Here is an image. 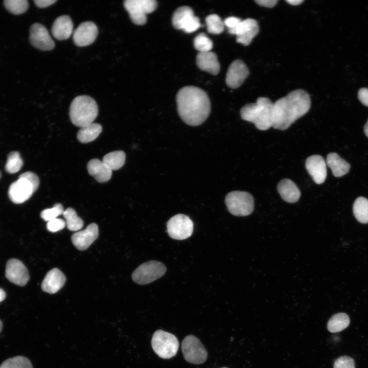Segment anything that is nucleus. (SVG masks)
<instances>
[{"instance_id": "obj_1", "label": "nucleus", "mask_w": 368, "mask_h": 368, "mask_svg": "<svg viewBox=\"0 0 368 368\" xmlns=\"http://www.w3.org/2000/svg\"><path fill=\"white\" fill-rule=\"evenodd\" d=\"M177 108L181 120L190 126L203 123L211 111V103L207 94L202 89L187 86L176 95Z\"/></svg>"}, {"instance_id": "obj_2", "label": "nucleus", "mask_w": 368, "mask_h": 368, "mask_svg": "<svg viewBox=\"0 0 368 368\" xmlns=\"http://www.w3.org/2000/svg\"><path fill=\"white\" fill-rule=\"evenodd\" d=\"M311 107L309 94L302 89L294 90L273 103L272 127L284 130L304 116Z\"/></svg>"}, {"instance_id": "obj_3", "label": "nucleus", "mask_w": 368, "mask_h": 368, "mask_svg": "<svg viewBox=\"0 0 368 368\" xmlns=\"http://www.w3.org/2000/svg\"><path fill=\"white\" fill-rule=\"evenodd\" d=\"M273 103L268 98L259 97L256 103H248L240 110L241 118L253 123L261 130L272 126Z\"/></svg>"}, {"instance_id": "obj_4", "label": "nucleus", "mask_w": 368, "mask_h": 368, "mask_svg": "<svg viewBox=\"0 0 368 368\" xmlns=\"http://www.w3.org/2000/svg\"><path fill=\"white\" fill-rule=\"evenodd\" d=\"M69 114L72 123L81 128L93 123L98 114V107L91 97L79 96L72 101Z\"/></svg>"}, {"instance_id": "obj_5", "label": "nucleus", "mask_w": 368, "mask_h": 368, "mask_svg": "<svg viewBox=\"0 0 368 368\" xmlns=\"http://www.w3.org/2000/svg\"><path fill=\"white\" fill-rule=\"evenodd\" d=\"M151 346L154 352L159 357L170 359L176 354L179 342L174 335L162 330H157L153 334Z\"/></svg>"}, {"instance_id": "obj_6", "label": "nucleus", "mask_w": 368, "mask_h": 368, "mask_svg": "<svg viewBox=\"0 0 368 368\" xmlns=\"http://www.w3.org/2000/svg\"><path fill=\"white\" fill-rule=\"evenodd\" d=\"M225 202L228 211L235 216H246L254 211L253 197L247 192H231L226 195Z\"/></svg>"}, {"instance_id": "obj_7", "label": "nucleus", "mask_w": 368, "mask_h": 368, "mask_svg": "<svg viewBox=\"0 0 368 368\" xmlns=\"http://www.w3.org/2000/svg\"><path fill=\"white\" fill-rule=\"evenodd\" d=\"M166 267L162 262L149 261L140 265L133 272L131 277L136 284H149L162 277L166 272Z\"/></svg>"}, {"instance_id": "obj_8", "label": "nucleus", "mask_w": 368, "mask_h": 368, "mask_svg": "<svg viewBox=\"0 0 368 368\" xmlns=\"http://www.w3.org/2000/svg\"><path fill=\"white\" fill-rule=\"evenodd\" d=\"M124 6L134 24L143 25L147 21L146 15L156 9L157 3L155 0H126Z\"/></svg>"}, {"instance_id": "obj_9", "label": "nucleus", "mask_w": 368, "mask_h": 368, "mask_svg": "<svg viewBox=\"0 0 368 368\" xmlns=\"http://www.w3.org/2000/svg\"><path fill=\"white\" fill-rule=\"evenodd\" d=\"M181 351L185 359L189 363L199 364L208 358V352L200 340L193 335L185 337L181 343Z\"/></svg>"}, {"instance_id": "obj_10", "label": "nucleus", "mask_w": 368, "mask_h": 368, "mask_svg": "<svg viewBox=\"0 0 368 368\" xmlns=\"http://www.w3.org/2000/svg\"><path fill=\"white\" fill-rule=\"evenodd\" d=\"M167 228L169 236L172 239L184 240L192 235L193 223L188 216L178 214L168 221Z\"/></svg>"}, {"instance_id": "obj_11", "label": "nucleus", "mask_w": 368, "mask_h": 368, "mask_svg": "<svg viewBox=\"0 0 368 368\" xmlns=\"http://www.w3.org/2000/svg\"><path fill=\"white\" fill-rule=\"evenodd\" d=\"M172 21L175 29L187 33L195 32L201 27L199 18L194 15L192 9L188 6L178 8L173 14Z\"/></svg>"}, {"instance_id": "obj_12", "label": "nucleus", "mask_w": 368, "mask_h": 368, "mask_svg": "<svg viewBox=\"0 0 368 368\" xmlns=\"http://www.w3.org/2000/svg\"><path fill=\"white\" fill-rule=\"evenodd\" d=\"M29 39L34 47L41 51H50L55 47V42L48 30L40 23L31 26Z\"/></svg>"}, {"instance_id": "obj_13", "label": "nucleus", "mask_w": 368, "mask_h": 368, "mask_svg": "<svg viewBox=\"0 0 368 368\" xmlns=\"http://www.w3.org/2000/svg\"><path fill=\"white\" fill-rule=\"evenodd\" d=\"M259 31V27L257 20L248 18L242 20L238 26L229 33L236 36L237 42L246 46L251 43Z\"/></svg>"}, {"instance_id": "obj_14", "label": "nucleus", "mask_w": 368, "mask_h": 368, "mask_svg": "<svg viewBox=\"0 0 368 368\" xmlns=\"http://www.w3.org/2000/svg\"><path fill=\"white\" fill-rule=\"evenodd\" d=\"M5 276L10 282L20 286H25L30 278L26 267L20 261L16 259L8 261Z\"/></svg>"}, {"instance_id": "obj_15", "label": "nucleus", "mask_w": 368, "mask_h": 368, "mask_svg": "<svg viewBox=\"0 0 368 368\" xmlns=\"http://www.w3.org/2000/svg\"><path fill=\"white\" fill-rule=\"evenodd\" d=\"M98 34L97 26L92 21H84L80 24L73 33L74 43L83 47L93 43Z\"/></svg>"}, {"instance_id": "obj_16", "label": "nucleus", "mask_w": 368, "mask_h": 368, "mask_svg": "<svg viewBox=\"0 0 368 368\" xmlns=\"http://www.w3.org/2000/svg\"><path fill=\"white\" fill-rule=\"evenodd\" d=\"M34 192L33 185L27 179L19 177L10 186L8 195L13 203L19 204L29 199Z\"/></svg>"}, {"instance_id": "obj_17", "label": "nucleus", "mask_w": 368, "mask_h": 368, "mask_svg": "<svg viewBox=\"0 0 368 368\" xmlns=\"http://www.w3.org/2000/svg\"><path fill=\"white\" fill-rule=\"evenodd\" d=\"M249 70L244 62L235 60L230 64L226 75V83L232 88L239 87L249 75Z\"/></svg>"}, {"instance_id": "obj_18", "label": "nucleus", "mask_w": 368, "mask_h": 368, "mask_svg": "<svg viewBox=\"0 0 368 368\" xmlns=\"http://www.w3.org/2000/svg\"><path fill=\"white\" fill-rule=\"evenodd\" d=\"M99 235V229L97 224L92 223L85 229L74 233L71 240L74 245L80 250L87 249L96 240Z\"/></svg>"}, {"instance_id": "obj_19", "label": "nucleus", "mask_w": 368, "mask_h": 368, "mask_svg": "<svg viewBox=\"0 0 368 368\" xmlns=\"http://www.w3.org/2000/svg\"><path fill=\"white\" fill-rule=\"evenodd\" d=\"M326 162L319 155L309 156L305 162V167L316 184L323 183L327 177Z\"/></svg>"}, {"instance_id": "obj_20", "label": "nucleus", "mask_w": 368, "mask_h": 368, "mask_svg": "<svg viewBox=\"0 0 368 368\" xmlns=\"http://www.w3.org/2000/svg\"><path fill=\"white\" fill-rule=\"evenodd\" d=\"M66 278L63 273L57 268H54L46 274L42 283V290L53 294L58 291L64 285Z\"/></svg>"}, {"instance_id": "obj_21", "label": "nucleus", "mask_w": 368, "mask_h": 368, "mask_svg": "<svg viewBox=\"0 0 368 368\" xmlns=\"http://www.w3.org/2000/svg\"><path fill=\"white\" fill-rule=\"evenodd\" d=\"M51 31L54 38L57 40L68 39L73 32V24L71 17L66 15L57 17L53 24Z\"/></svg>"}, {"instance_id": "obj_22", "label": "nucleus", "mask_w": 368, "mask_h": 368, "mask_svg": "<svg viewBox=\"0 0 368 368\" xmlns=\"http://www.w3.org/2000/svg\"><path fill=\"white\" fill-rule=\"evenodd\" d=\"M87 169L89 174L99 182H107L111 178L112 170L98 158L90 160L87 164Z\"/></svg>"}, {"instance_id": "obj_23", "label": "nucleus", "mask_w": 368, "mask_h": 368, "mask_svg": "<svg viewBox=\"0 0 368 368\" xmlns=\"http://www.w3.org/2000/svg\"><path fill=\"white\" fill-rule=\"evenodd\" d=\"M277 189L281 198L287 202L295 203L300 198V190L291 179H282L278 184Z\"/></svg>"}, {"instance_id": "obj_24", "label": "nucleus", "mask_w": 368, "mask_h": 368, "mask_svg": "<svg viewBox=\"0 0 368 368\" xmlns=\"http://www.w3.org/2000/svg\"><path fill=\"white\" fill-rule=\"evenodd\" d=\"M198 67L212 75H217L220 71V64L216 54L212 52L199 53L196 56Z\"/></svg>"}, {"instance_id": "obj_25", "label": "nucleus", "mask_w": 368, "mask_h": 368, "mask_svg": "<svg viewBox=\"0 0 368 368\" xmlns=\"http://www.w3.org/2000/svg\"><path fill=\"white\" fill-rule=\"evenodd\" d=\"M326 164L331 169L333 175L337 177L346 174L350 169V164L334 152L328 154Z\"/></svg>"}, {"instance_id": "obj_26", "label": "nucleus", "mask_w": 368, "mask_h": 368, "mask_svg": "<svg viewBox=\"0 0 368 368\" xmlns=\"http://www.w3.org/2000/svg\"><path fill=\"white\" fill-rule=\"evenodd\" d=\"M102 131V126L92 123L80 128L77 134L78 141L82 143H88L94 141Z\"/></svg>"}, {"instance_id": "obj_27", "label": "nucleus", "mask_w": 368, "mask_h": 368, "mask_svg": "<svg viewBox=\"0 0 368 368\" xmlns=\"http://www.w3.org/2000/svg\"><path fill=\"white\" fill-rule=\"evenodd\" d=\"M349 316L344 313L333 315L327 324L328 330L332 333H336L346 329L350 324Z\"/></svg>"}, {"instance_id": "obj_28", "label": "nucleus", "mask_w": 368, "mask_h": 368, "mask_svg": "<svg viewBox=\"0 0 368 368\" xmlns=\"http://www.w3.org/2000/svg\"><path fill=\"white\" fill-rule=\"evenodd\" d=\"M126 155L123 151H114L105 155L102 162L112 171L120 169L125 164Z\"/></svg>"}, {"instance_id": "obj_29", "label": "nucleus", "mask_w": 368, "mask_h": 368, "mask_svg": "<svg viewBox=\"0 0 368 368\" xmlns=\"http://www.w3.org/2000/svg\"><path fill=\"white\" fill-rule=\"evenodd\" d=\"M353 211L355 217L359 222L368 223V200L366 198L358 197L354 203Z\"/></svg>"}, {"instance_id": "obj_30", "label": "nucleus", "mask_w": 368, "mask_h": 368, "mask_svg": "<svg viewBox=\"0 0 368 368\" xmlns=\"http://www.w3.org/2000/svg\"><path fill=\"white\" fill-rule=\"evenodd\" d=\"M63 216L65 219L66 225L69 230L78 231L83 226V220L77 215L76 212L73 208H67L64 211Z\"/></svg>"}, {"instance_id": "obj_31", "label": "nucleus", "mask_w": 368, "mask_h": 368, "mask_svg": "<svg viewBox=\"0 0 368 368\" xmlns=\"http://www.w3.org/2000/svg\"><path fill=\"white\" fill-rule=\"evenodd\" d=\"M0 368H33L31 362L26 357L15 356L5 360Z\"/></svg>"}, {"instance_id": "obj_32", "label": "nucleus", "mask_w": 368, "mask_h": 368, "mask_svg": "<svg viewBox=\"0 0 368 368\" xmlns=\"http://www.w3.org/2000/svg\"><path fill=\"white\" fill-rule=\"evenodd\" d=\"M205 22L208 31L213 34L221 33L224 29L223 21L217 14H213L205 18Z\"/></svg>"}, {"instance_id": "obj_33", "label": "nucleus", "mask_w": 368, "mask_h": 368, "mask_svg": "<svg viewBox=\"0 0 368 368\" xmlns=\"http://www.w3.org/2000/svg\"><path fill=\"white\" fill-rule=\"evenodd\" d=\"M22 165L23 161L19 153L17 151H12L8 155L5 170L8 173L13 174L19 171Z\"/></svg>"}, {"instance_id": "obj_34", "label": "nucleus", "mask_w": 368, "mask_h": 368, "mask_svg": "<svg viewBox=\"0 0 368 368\" xmlns=\"http://www.w3.org/2000/svg\"><path fill=\"white\" fill-rule=\"evenodd\" d=\"M4 4L7 10L15 15L25 12L29 7L27 0H5Z\"/></svg>"}, {"instance_id": "obj_35", "label": "nucleus", "mask_w": 368, "mask_h": 368, "mask_svg": "<svg viewBox=\"0 0 368 368\" xmlns=\"http://www.w3.org/2000/svg\"><path fill=\"white\" fill-rule=\"evenodd\" d=\"M193 42L194 48L199 53L210 52L213 47L212 40L203 33L198 34Z\"/></svg>"}, {"instance_id": "obj_36", "label": "nucleus", "mask_w": 368, "mask_h": 368, "mask_svg": "<svg viewBox=\"0 0 368 368\" xmlns=\"http://www.w3.org/2000/svg\"><path fill=\"white\" fill-rule=\"evenodd\" d=\"M64 212L63 207L61 203H57L50 209L43 210L40 214L41 217L46 221H49L54 219L57 218L59 215L63 214Z\"/></svg>"}, {"instance_id": "obj_37", "label": "nucleus", "mask_w": 368, "mask_h": 368, "mask_svg": "<svg viewBox=\"0 0 368 368\" xmlns=\"http://www.w3.org/2000/svg\"><path fill=\"white\" fill-rule=\"evenodd\" d=\"M334 368H355V362L351 357L342 356L335 360Z\"/></svg>"}, {"instance_id": "obj_38", "label": "nucleus", "mask_w": 368, "mask_h": 368, "mask_svg": "<svg viewBox=\"0 0 368 368\" xmlns=\"http://www.w3.org/2000/svg\"><path fill=\"white\" fill-rule=\"evenodd\" d=\"M65 225L66 223L64 220L57 218L48 221L47 228L49 231L55 233L62 229Z\"/></svg>"}, {"instance_id": "obj_39", "label": "nucleus", "mask_w": 368, "mask_h": 368, "mask_svg": "<svg viewBox=\"0 0 368 368\" xmlns=\"http://www.w3.org/2000/svg\"><path fill=\"white\" fill-rule=\"evenodd\" d=\"M19 177L27 179L33 185L35 192L37 190L39 185V179L36 174L31 172H26L21 174Z\"/></svg>"}, {"instance_id": "obj_40", "label": "nucleus", "mask_w": 368, "mask_h": 368, "mask_svg": "<svg viewBox=\"0 0 368 368\" xmlns=\"http://www.w3.org/2000/svg\"><path fill=\"white\" fill-rule=\"evenodd\" d=\"M241 20H242L238 17L231 16L226 18L223 22L224 26L228 28V31L229 33L238 26Z\"/></svg>"}, {"instance_id": "obj_41", "label": "nucleus", "mask_w": 368, "mask_h": 368, "mask_svg": "<svg viewBox=\"0 0 368 368\" xmlns=\"http://www.w3.org/2000/svg\"><path fill=\"white\" fill-rule=\"evenodd\" d=\"M358 99L365 106H368V88H361L358 93Z\"/></svg>"}, {"instance_id": "obj_42", "label": "nucleus", "mask_w": 368, "mask_h": 368, "mask_svg": "<svg viewBox=\"0 0 368 368\" xmlns=\"http://www.w3.org/2000/svg\"><path fill=\"white\" fill-rule=\"evenodd\" d=\"M255 2L261 6L268 8L273 7L278 3L277 0H257Z\"/></svg>"}, {"instance_id": "obj_43", "label": "nucleus", "mask_w": 368, "mask_h": 368, "mask_svg": "<svg viewBox=\"0 0 368 368\" xmlns=\"http://www.w3.org/2000/svg\"><path fill=\"white\" fill-rule=\"evenodd\" d=\"M57 2L56 0H35L34 2L39 8L48 7Z\"/></svg>"}, {"instance_id": "obj_44", "label": "nucleus", "mask_w": 368, "mask_h": 368, "mask_svg": "<svg viewBox=\"0 0 368 368\" xmlns=\"http://www.w3.org/2000/svg\"><path fill=\"white\" fill-rule=\"evenodd\" d=\"M286 2L292 5H298L303 2L302 0H287Z\"/></svg>"}, {"instance_id": "obj_45", "label": "nucleus", "mask_w": 368, "mask_h": 368, "mask_svg": "<svg viewBox=\"0 0 368 368\" xmlns=\"http://www.w3.org/2000/svg\"><path fill=\"white\" fill-rule=\"evenodd\" d=\"M6 297L5 292L1 288H0V302L3 301Z\"/></svg>"}, {"instance_id": "obj_46", "label": "nucleus", "mask_w": 368, "mask_h": 368, "mask_svg": "<svg viewBox=\"0 0 368 368\" xmlns=\"http://www.w3.org/2000/svg\"><path fill=\"white\" fill-rule=\"evenodd\" d=\"M364 131L366 136L368 137V120L364 125Z\"/></svg>"}, {"instance_id": "obj_47", "label": "nucleus", "mask_w": 368, "mask_h": 368, "mask_svg": "<svg viewBox=\"0 0 368 368\" xmlns=\"http://www.w3.org/2000/svg\"><path fill=\"white\" fill-rule=\"evenodd\" d=\"M2 329H3V323H2V321L0 320V332H1Z\"/></svg>"}, {"instance_id": "obj_48", "label": "nucleus", "mask_w": 368, "mask_h": 368, "mask_svg": "<svg viewBox=\"0 0 368 368\" xmlns=\"http://www.w3.org/2000/svg\"><path fill=\"white\" fill-rule=\"evenodd\" d=\"M221 368H227V367H221Z\"/></svg>"}]
</instances>
